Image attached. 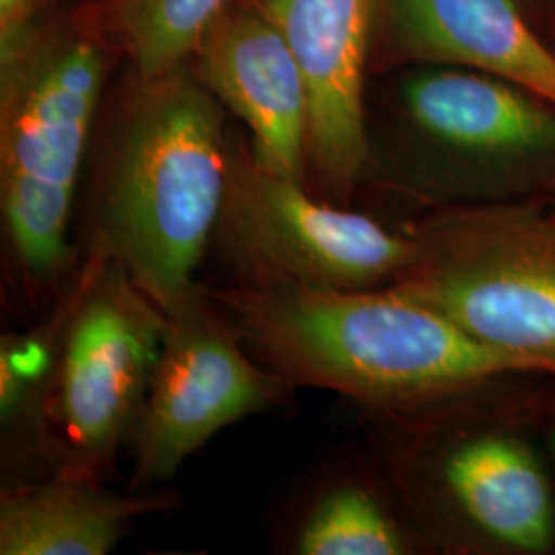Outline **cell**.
<instances>
[{
  "instance_id": "obj_3",
  "label": "cell",
  "mask_w": 555,
  "mask_h": 555,
  "mask_svg": "<svg viewBox=\"0 0 555 555\" xmlns=\"http://www.w3.org/2000/svg\"><path fill=\"white\" fill-rule=\"evenodd\" d=\"M105 46L73 27H31L2 38V208L25 270L54 276L80 163L100 101Z\"/></svg>"
},
{
  "instance_id": "obj_9",
  "label": "cell",
  "mask_w": 555,
  "mask_h": 555,
  "mask_svg": "<svg viewBox=\"0 0 555 555\" xmlns=\"http://www.w3.org/2000/svg\"><path fill=\"white\" fill-rule=\"evenodd\" d=\"M280 29L307 85L309 167L332 194L362 178L371 149L364 79L373 62L375 0H247Z\"/></svg>"
},
{
  "instance_id": "obj_6",
  "label": "cell",
  "mask_w": 555,
  "mask_h": 555,
  "mask_svg": "<svg viewBox=\"0 0 555 555\" xmlns=\"http://www.w3.org/2000/svg\"><path fill=\"white\" fill-rule=\"evenodd\" d=\"M280 383L190 298L167 315L159 364L142 403L132 486L176 476L222 428L274 403Z\"/></svg>"
},
{
  "instance_id": "obj_14",
  "label": "cell",
  "mask_w": 555,
  "mask_h": 555,
  "mask_svg": "<svg viewBox=\"0 0 555 555\" xmlns=\"http://www.w3.org/2000/svg\"><path fill=\"white\" fill-rule=\"evenodd\" d=\"M231 0H95L77 23L130 60L140 79L188 66L208 25Z\"/></svg>"
},
{
  "instance_id": "obj_11",
  "label": "cell",
  "mask_w": 555,
  "mask_h": 555,
  "mask_svg": "<svg viewBox=\"0 0 555 555\" xmlns=\"http://www.w3.org/2000/svg\"><path fill=\"white\" fill-rule=\"evenodd\" d=\"M373 60L477 70L555 103V48L516 0H375Z\"/></svg>"
},
{
  "instance_id": "obj_16",
  "label": "cell",
  "mask_w": 555,
  "mask_h": 555,
  "mask_svg": "<svg viewBox=\"0 0 555 555\" xmlns=\"http://www.w3.org/2000/svg\"><path fill=\"white\" fill-rule=\"evenodd\" d=\"M34 0H0V31L2 38L13 36L29 23Z\"/></svg>"
},
{
  "instance_id": "obj_1",
  "label": "cell",
  "mask_w": 555,
  "mask_h": 555,
  "mask_svg": "<svg viewBox=\"0 0 555 555\" xmlns=\"http://www.w3.org/2000/svg\"><path fill=\"white\" fill-rule=\"evenodd\" d=\"M238 337L288 385L408 408L554 364L502 352L414 298L383 291L254 286L212 293Z\"/></svg>"
},
{
  "instance_id": "obj_7",
  "label": "cell",
  "mask_w": 555,
  "mask_h": 555,
  "mask_svg": "<svg viewBox=\"0 0 555 555\" xmlns=\"http://www.w3.org/2000/svg\"><path fill=\"white\" fill-rule=\"evenodd\" d=\"M417 132L504 198L555 192V103L494 75L422 66L401 89Z\"/></svg>"
},
{
  "instance_id": "obj_4",
  "label": "cell",
  "mask_w": 555,
  "mask_h": 555,
  "mask_svg": "<svg viewBox=\"0 0 555 555\" xmlns=\"http://www.w3.org/2000/svg\"><path fill=\"white\" fill-rule=\"evenodd\" d=\"M391 288L502 352L555 366V202L456 208L412 233Z\"/></svg>"
},
{
  "instance_id": "obj_2",
  "label": "cell",
  "mask_w": 555,
  "mask_h": 555,
  "mask_svg": "<svg viewBox=\"0 0 555 555\" xmlns=\"http://www.w3.org/2000/svg\"><path fill=\"white\" fill-rule=\"evenodd\" d=\"M220 105L188 66L139 77L112 140L101 243L165 315L194 297V272L227 198L231 151Z\"/></svg>"
},
{
  "instance_id": "obj_12",
  "label": "cell",
  "mask_w": 555,
  "mask_h": 555,
  "mask_svg": "<svg viewBox=\"0 0 555 555\" xmlns=\"http://www.w3.org/2000/svg\"><path fill=\"white\" fill-rule=\"evenodd\" d=\"M444 481L469 520L518 552H545L554 541V506L539 461L515 438L465 440L444 461Z\"/></svg>"
},
{
  "instance_id": "obj_10",
  "label": "cell",
  "mask_w": 555,
  "mask_h": 555,
  "mask_svg": "<svg viewBox=\"0 0 555 555\" xmlns=\"http://www.w3.org/2000/svg\"><path fill=\"white\" fill-rule=\"evenodd\" d=\"M194 60L199 80L247 124L254 157L302 183L309 167V95L276 25L247 0H231L204 31Z\"/></svg>"
},
{
  "instance_id": "obj_5",
  "label": "cell",
  "mask_w": 555,
  "mask_h": 555,
  "mask_svg": "<svg viewBox=\"0 0 555 555\" xmlns=\"http://www.w3.org/2000/svg\"><path fill=\"white\" fill-rule=\"evenodd\" d=\"M217 231L254 286L369 291L393 282L416 254L412 235L311 198L245 149L231 151Z\"/></svg>"
},
{
  "instance_id": "obj_17",
  "label": "cell",
  "mask_w": 555,
  "mask_h": 555,
  "mask_svg": "<svg viewBox=\"0 0 555 555\" xmlns=\"http://www.w3.org/2000/svg\"><path fill=\"white\" fill-rule=\"evenodd\" d=\"M554 453H555V437H554Z\"/></svg>"
},
{
  "instance_id": "obj_8",
  "label": "cell",
  "mask_w": 555,
  "mask_h": 555,
  "mask_svg": "<svg viewBox=\"0 0 555 555\" xmlns=\"http://www.w3.org/2000/svg\"><path fill=\"white\" fill-rule=\"evenodd\" d=\"M167 315L116 266L70 323L60 369L59 420L80 453L107 455L144 403Z\"/></svg>"
},
{
  "instance_id": "obj_13",
  "label": "cell",
  "mask_w": 555,
  "mask_h": 555,
  "mask_svg": "<svg viewBox=\"0 0 555 555\" xmlns=\"http://www.w3.org/2000/svg\"><path fill=\"white\" fill-rule=\"evenodd\" d=\"M160 496L118 498L77 483L11 492L0 502V554L105 555Z\"/></svg>"
},
{
  "instance_id": "obj_15",
  "label": "cell",
  "mask_w": 555,
  "mask_h": 555,
  "mask_svg": "<svg viewBox=\"0 0 555 555\" xmlns=\"http://www.w3.org/2000/svg\"><path fill=\"white\" fill-rule=\"evenodd\" d=\"M405 550L391 518L360 488H339L311 513L298 537L305 555H397Z\"/></svg>"
}]
</instances>
